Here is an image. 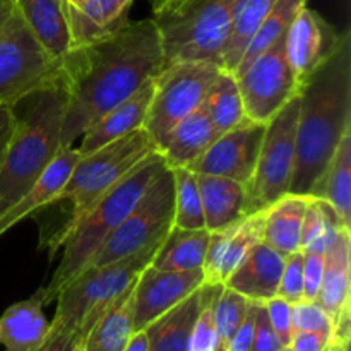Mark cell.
I'll return each mask as SVG.
<instances>
[{
  "instance_id": "obj_1",
  "label": "cell",
  "mask_w": 351,
  "mask_h": 351,
  "mask_svg": "<svg viewBox=\"0 0 351 351\" xmlns=\"http://www.w3.org/2000/svg\"><path fill=\"white\" fill-rule=\"evenodd\" d=\"M163 65L161 36L153 17L127 21L101 40L72 48L62 62L67 88L62 147L75 146L96 119L156 77Z\"/></svg>"
},
{
  "instance_id": "obj_2",
  "label": "cell",
  "mask_w": 351,
  "mask_h": 351,
  "mask_svg": "<svg viewBox=\"0 0 351 351\" xmlns=\"http://www.w3.org/2000/svg\"><path fill=\"white\" fill-rule=\"evenodd\" d=\"M297 156L290 194L311 195L339 141L351 129V41L339 34L331 53L302 84Z\"/></svg>"
},
{
  "instance_id": "obj_3",
  "label": "cell",
  "mask_w": 351,
  "mask_h": 351,
  "mask_svg": "<svg viewBox=\"0 0 351 351\" xmlns=\"http://www.w3.org/2000/svg\"><path fill=\"white\" fill-rule=\"evenodd\" d=\"M16 125L0 168V216L12 208L62 149L67 88L62 74L17 103Z\"/></svg>"
},
{
  "instance_id": "obj_4",
  "label": "cell",
  "mask_w": 351,
  "mask_h": 351,
  "mask_svg": "<svg viewBox=\"0 0 351 351\" xmlns=\"http://www.w3.org/2000/svg\"><path fill=\"white\" fill-rule=\"evenodd\" d=\"M165 168L167 163L160 151L147 154L89 209L88 215L75 225L62 245L64 254L50 283L41 288L45 304L55 302L62 288L88 267L99 247L119 228L123 218L137 204L141 195Z\"/></svg>"
},
{
  "instance_id": "obj_5",
  "label": "cell",
  "mask_w": 351,
  "mask_h": 351,
  "mask_svg": "<svg viewBox=\"0 0 351 351\" xmlns=\"http://www.w3.org/2000/svg\"><path fill=\"white\" fill-rule=\"evenodd\" d=\"M242 2L156 0L153 21L160 31L165 65L209 62L221 67L223 50Z\"/></svg>"
},
{
  "instance_id": "obj_6",
  "label": "cell",
  "mask_w": 351,
  "mask_h": 351,
  "mask_svg": "<svg viewBox=\"0 0 351 351\" xmlns=\"http://www.w3.org/2000/svg\"><path fill=\"white\" fill-rule=\"evenodd\" d=\"M154 151L158 149L149 134L144 129H139L79 158L65 185L53 199V204L71 202L72 213L64 228L48 243V247H51V256L64 245L67 237L71 235L75 225L88 215L89 209L113 185L119 184L137 163H141L147 154Z\"/></svg>"
},
{
  "instance_id": "obj_7",
  "label": "cell",
  "mask_w": 351,
  "mask_h": 351,
  "mask_svg": "<svg viewBox=\"0 0 351 351\" xmlns=\"http://www.w3.org/2000/svg\"><path fill=\"white\" fill-rule=\"evenodd\" d=\"M163 239L99 267H88L57 295V311L50 326L72 331L84 339L103 312L137 281L153 261Z\"/></svg>"
},
{
  "instance_id": "obj_8",
  "label": "cell",
  "mask_w": 351,
  "mask_h": 351,
  "mask_svg": "<svg viewBox=\"0 0 351 351\" xmlns=\"http://www.w3.org/2000/svg\"><path fill=\"white\" fill-rule=\"evenodd\" d=\"M219 71L221 67L209 62H177L161 69L144 120V130L158 151L184 117L201 108Z\"/></svg>"
},
{
  "instance_id": "obj_9",
  "label": "cell",
  "mask_w": 351,
  "mask_h": 351,
  "mask_svg": "<svg viewBox=\"0 0 351 351\" xmlns=\"http://www.w3.org/2000/svg\"><path fill=\"white\" fill-rule=\"evenodd\" d=\"M173 213L175 178L173 171L167 167L141 195L119 228L99 247L88 267L105 266L165 239L173 226Z\"/></svg>"
},
{
  "instance_id": "obj_10",
  "label": "cell",
  "mask_w": 351,
  "mask_h": 351,
  "mask_svg": "<svg viewBox=\"0 0 351 351\" xmlns=\"http://www.w3.org/2000/svg\"><path fill=\"white\" fill-rule=\"evenodd\" d=\"M300 98L295 96L266 123L259 158L245 187L247 215L264 211L290 189L297 156V123Z\"/></svg>"
},
{
  "instance_id": "obj_11",
  "label": "cell",
  "mask_w": 351,
  "mask_h": 351,
  "mask_svg": "<svg viewBox=\"0 0 351 351\" xmlns=\"http://www.w3.org/2000/svg\"><path fill=\"white\" fill-rule=\"evenodd\" d=\"M60 74L62 62L41 48L14 7L0 31V105L14 106Z\"/></svg>"
},
{
  "instance_id": "obj_12",
  "label": "cell",
  "mask_w": 351,
  "mask_h": 351,
  "mask_svg": "<svg viewBox=\"0 0 351 351\" xmlns=\"http://www.w3.org/2000/svg\"><path fill=\"white\" fill-rule=\"evenodd\" d=\"M235 77L247 119L264 125L300 93L285 53V36L257 55Z\"/></svg>"
},
{
  "instance_id": "obj_13",
  "label": "cell",
  "mask_w": 351,
  "mask_h": 351,
  "mask_svg": "<svg viewBox=\"0 0 351 351\" xmlns=\"http://www.w3.org/2000/svg\"><path fill=\"white\" fill-rule=\"evenodd\" d=\"M264 130V123L243 120L233 129L219 134L208 151L187 168L194 173L230 178L247 187L256 170Z\"/></svg>"
},
{
  "instance_id": "obj_14",
  "label": "cell",
  "mask_w": 351,
  "mask_h": 351,
  "mask_svg": "<svg viewBox=\"0 0 351 351\" xmlns=\"http://www.w3.org/2000/svg\"><path fill=\"white\" fill-rule=\"evenodd\" d=\"M319 305L331 317L335 339L348 351L351 339V232L343 230L335 245L324 254V274L317 298Z\"/></svg>"
},
{
  "instance_id": "obj_15",
  "label": "cell",
  "mask_w": 351,
  "mask_h": 351,
  "mask_svg": "<svg viewBox=\"0 0 351 351\" xmlns=\"http://www.w3.org/2000/svg\"><path fill=\"white\" fill-rule=\"evenodd\" d=\"M202 285V269L177 273L147 266L134 285V331L146 328Z\"/></svg>"
},
{
  "instance_id": "obj_16",
  "label": "cell",
  "mask_w": 351,
  "mask_h": 351,
  "mask_svg": "<svg viewBox=\"0 0 351 351\" xmlns=\"http://www.w3.org/2000/svg\"><path fill=\"white\" fill-rule=\"evenodd\" d=\"M338 38L339 34H336L317 12L307 5L297 14L285 34V53L300 88L331 53Z\"/></svg>"
},
{
  "instance_id": "obj_17",
  "label": "cell",
  "mask_w": 351,
  "mask_h": 351,
  "mask_svg": "<svg viewBox=\"0 0 351 351\" xmlns=\"http://www.w3.org/2000/svg\"><path fill=\"white\" fill-rule=\"evenodd\" d=\"M264 211L247 215L235 225L219 232H209V245L206 252L204 283L223 285L237 269L254 245L263 242Z\"/></svg>"
},
{
  "instance_id": "obj_18",
  "label": "cell",
  "mask_w": 351,
  "mask_h": 351,
  "mask_svg": "<svg viewBox=\"0 0 351 351\" xmlns=\"http://www.w3.org/2000/svg\"><path fill=\"white\" fill-rule=\"evenodd\" d=\"M153 91L154 77L144 82L129 98H125L119 105L103 113L99 119H96L79 137V144L75 146L79 154L86 156V154L93 153L127 134L144 129V120H146L147 110H149Z\"/></svg>"
},
{
  "instance_id": "obj_19",
  "label": "cell",
  "mask_w": 351,
  "mask_h": 351,
  "mask_svg": "<svg viewBox=\"0 0 351 351\" xmlns=\"http://www.w3.org/2000/svg\"><path fill=\"white\" fill-rule=\"evenodd\" d=\"M285 259L269 245L259 242L252 247L245 259L226 278L223 285L252 302L266 304L278 295Z\"/></svg>"
},
{
  "instance_id": "obj_20",
  "label": "cell",
  "mask_w": 351,
  "mask_h": 351,
  "mask_svg": "<svg viewBox=\"0 0 351 351\" xmlns=\"http://www.w3.org/2000/svg\"><path fill=\"white\" fill-rule=\"evenodd\" d=\"M79 158H81V154H79L75 146L62 147L57 153V156L48 165L47 170L34 182L33 187L12 208H9L0 216V237L9 232L12 226H16L17 223L29 218L33 213L53 204L55 195L65 185V182H67L69 175H71L72 168L77 163Z\"/></svg>"
},
{
  "instance_id": "obj_21",
  "label": "cell",
  "mask_w": 351,
  "mask_h": 351,
  "mask_svg": "<svg viewBox=\"0 0 351 351\" xmlns=\"http://www.w3.org/2000/svg\"><path fill=\"white\" fill-rule=\"evenodd\" d=\"M17 14L51 58L64 62L72 36L62 0H14Z\"/></svg>"
},
{
  "instance_id": "obj_22",
  "label": "cell",
  "mask_w": 351,
  "mask_h": 351,
  "mask_svg": "<svg viewBox=\"0 0 351 351\" xmlns=\"http://www.w3.org/2000/svg\"><path fill=\"white\" fill-rule=\"evenodd\" d=\"M134 0H86L79 5L64 2L72 48L89 45L113 33L129 21Z\"/></svg>"
},
{
  "instance_id": "obj_23",
  "label": "cell",
  "mask_w": 351,
  "mask_h": 351,
  "mask_svg": "<svg viewBox=\"0 0 351 351\" xmlns=\"http://www.w3.org/2000/svg\"><path fill=\"white\" fill-rule=\"evenodd\" d=\"M43 291L38 290L27 300L10 305L0 317L2 351H33L50 332V321L45 317Z\"/></svg>"
},
{
  "instance_id": "obj_24",
  "label": "cell",
  "mask_w": 351,
  "mask_h": 351,
  "mask_svg": "<svg viewBox=\"0 0 351 351\" xmlns=\"http://www.w3.org/2000/svg\"><path fill=\"white\" fill-rule=\"evenodd\" d=\"M206 298V283L144 328L149 351H191V339Z\"/></svg>"
},
{
  "instance_id": "obj_25",
  "label": "cell",
  "mask_w": 351,
  "mask_h": 351,
  "mask_svg": "<svg viewBox=\"0 0 351 351\" xmlns=\"http://www.w3.org/2000/svg\"><path fill=\"white\" fill-rule=\"evenodd\" d=\"M195 175L208 232H219L245 218V185L216 175Z\"/></svg>"
},
{
  "instance_id": "obj_26",
  "label": "cell",
  "mask_w": 351,
  "mask_h": 351,
  "mask_svg": "<svg viewBox=\"0 0 351 351\" xmlns=\"http://www.w3.org/2000/svg\"><path fill=\"white\" fill-rule=\"evenodd\" d=\"M219 132L204 108H197L180 120L160 149L168 168L189 167L202 156Z\"/></svg>"
},
{
  "instance_id": "obj_27",
  "label": "cell",
  "mask_w": 351,
  "mask_h": 351,
  "mask_svg": "<svg viewBox=\"0 0 351 351\" xmlns=\"http://www.w3.org/2000/svg\"><path fill=\"white\" fill-rule=\"evenodd\" d=\"M311 195L287 192L264 209L263 242L281 256L300 250L302 221Z\"/></svg>"
},
{
  "instance_id": "obj_28",
  "label": "cell",
  "mask_w": 351,
  "mask_h": 351,
  "mask_svg": "<svg viewBox=\"0 0 351 351\" xmlns=\"http://www.w3.org/2000/svg\"><path fill=\"white\" fill-rule=\"evenodd\" d=\"M136 285V283H134ZM134 285L93 324L81 341L84 351H122L134 335Z\"/></svg>"
},
{
  "instance_id": "obj_29",
  "label": "cell",
  "mask_w": 351,
  "mask_h": 351,
  "mask_svg": "<svg viewBox=\"0 0 351 351\" xmlns=\"http://www.w3.org/2000/svg\"><path fill=\"white\" fill-rule=\"evenodd\" d=\"M311 195L328 202L343 225L351 230V129L339 141Z\"/></svg>"
},
{
  "instance_id": "obj_30",
  "label": "cell",
  "mask_w": 351,
  "mask_h": 351,
  "mask_svg": "<svg viewBox=\"0 0 351 351\" xmlns=\"http://www.w3.org/2000/svg\"><path fill=\"white\" fill-rule=\"evenodd\" d=\"M209 245V232L184 230L171 226L170 232L158 247L149 266L161 271H197L202 269Z\"/></svg>"
},
{
  "instance_id": "obj_31",
  "label": "cell",
  "mask_w": 351,
  "mask_h": 351,
  "mask_svg": "<svg viewBox=\"0 0 351 351\" xmlns=\"http://www.w3.org/2000/svg\"><path fill=\"white\" fill-rule=\"evenodd\" d=\"M202 108L208 113L209 120L219 134L226 132L247 120L239 82H237L233 72L223 71V69L219 71L206 95Z\"/></svg>"
},
{
  "instance_id": "obj_32",
  "label": "cell",
  "mask_w": 351,
  "mask_h": 351,
  "mask_svg": "<svg viewBox=\"0 0 351 351\" xmlns=\"http://www.w3.org/2000/svg\"><path fill=\"white\" fill-rule=\"evenodd\" d=\"M278 0H243L239 7L235 21H233L232 31L226 40L225 50L221 57L223 71L235 72L249 47L250 40L259 29L263 21L274 7Z\"/></svg>"
},
{
  "instance_id": "obj_33",
  "label": "cell",
  "mask_w": 351,
  "mask_h": 351,
  "mask_svg": "<svg viewBox=\"0 0 351 351\" xmlns=\"http://www.w3.org/2000/svg\"><path fill=\"white\" fill-rule=\"evenodd\" d=\"M343 230L348 228L343 225L335 209L322 199L311 195L307 208H305L304 221H302L300 249L304 252H314L324 256L335 245Z\"/></svg>"
},
{
  "instance_id": "obj_34",
  "label": "cell",
  "mask_w": 351,
  "mask_h": 351,
  "mask_svg": "<svg viewBox=\"0 0 351 351\" xmlns=\"http://www.w3.org/2000/svg\"><path fill=\"white\" fill-rule=\"evenodd\" d=\"M305 5H307V0H278V2L274 3L273 9H271V12L266 16V19L263 21L259 29H257L256 34L252 36L245 53H243L242 60H240L239 67H237V71L233 72V74L242 71V69L245 67V65H249L257 55L263 53V51L266 50V48H269L274 41L283 38L285 34H287L290 24L293 23V19L297 17V14L300 12Z\"/></svg>"
},
{
  "instance_id": "obj_35",
  "label": "cell",
  "mask_w": 351,
  "mask_h": 351,
  "mask_svg": "<svg viewBox=\"0 0 351 351\" xmlns=\"http://www.w3.org/2000/svg\"><path fill=\"white\" fill-rule=\"evenodd\" d=\"M175 178L173 226L184 230L206 228L197 175L187 167L170 168Z\"/></svg>"
},
{
  "instance_id": "obj_36",
  "label": "cell",
  "mask_w": 351,
  "mask_h": 351,
  "mask_svg": "<svg viewBox=\"0 0 351 351\" xmlns=\"http://www.w3.org/2000/svg\"><path fill=\"white\" fill-rule=\"evenodd\" d=\"M250 300L223 285L215 304V351H228Z\"/></svg>"
},
{
  "instance_id": "obj_37",
  "label": "cell",
  "mask_w": 351,
  "mask_h": 351,
  "mask_svg": "<svg viewBox=\"0 0 351 351\" xmlns=\"http://www.w3.org/2000/svg\"><path fill=\"white\" fill-rule=\"evenodd\" d=\"M223 285L206 283V298L191 339V351H215V304Z\"/></svg>"
},
{
  "instance_id": "obj_38",
  "label": "cell",
  "mask_w": 351,
  "mask_h": 351,
  "mask_svg": "<svg viewBox=\"0 0 351 351\" xmlns=\"http://www.w3.org/2000/svg\"><path fill=\"white\" fill-rule=\"evenodd\" d=\"M291 324H293V335L295 332H317L331 339L335 335L331 317L326 314L324 308L317 302L302 300L291 305Z\"/></svg>"
},
{
  "instance_id": "obj_39",
  "label": "cell",
  "mask_w": 351,
  "mask_h": 351,
  "mask_svg": "<svg viewBox=\"0 0 351 351\" xmlns=\"http://www.w3.org/2000/svg\"><path fill=\"white\" fill-rule=\"evenodd\" d=\"M276 297L290 302L291 305L304 300V250L302 249L285 259Z\"/></svg>"
},
{
  "instance_id": "obj_40",
  "label": "cell",
  "mask_w": 351,
  "mask_h": 351,
  "mask_svg": "<svg viewBox=\"0 0 351 351\" xmlns=\"http://www.w3.org/2000/svg\"><path fill=\"white\" fill-rule=\"evenodd\" d=\"M271 326L280 339L281 346H290L293 338V324H291V304L280 297H274L264 304Z\"/></svg>"
},
{
  "instance_id": "obj_41",
  "label": "cell",
  "mask_w": 351,
  "mask_h": 351,
  "mask_svg": "<svg viewBox=\"0 0 351 351\" xmlns=\"http://www.w3.org/2000/svg\"><path fill=\"white\" fill-rule=\"evenodd\" d=\"M324 274V256L304 252V300L315 302Z\"/></svg>"
},
{
  "instance_id": "obj_42",
  "label": "cell",
  "mask_w": 351,
  "mask_h": 351,
  "mask_svg": "<svg viewBox=\"0 0 351 351\" xmlns=\"http://www.w3.org/2000/svg\"><path fill=\"white\" fill-rule=\"evenodd\" d=\"M281 346L280 339H278L276 332H274L273 326H271L269 317L264 304H259L256 317V329H254V341L252 350L250 351H280Z\"/></svg>"
},
{
  "instance_id": "obj_43",
  "label": "cell",
  "mask_w": 351,
  "mask_h": 351,
  "mask_svg": "<svg viewBox=\"0 0 351 351\" xmlns=\"http://www.w3.org/2000/svg\"><path fill=\"white\" fill-rule=\"evenodd\" d=\"M259 304L261 302L250 300L245 317H243V321L240 322L239 329H237V332L233 335L228 351H250L252 350L254 329H256V317H257V308H259Z\"/></svg>"
},
{
  "instance_id": "obj_44",
  "label": "cell",
  "mask_w": 351,
  "mask_h": 351,
  "mask_svg": "<svg viewBox=\"0 0 351 351\" xmlns=\"http://www.w3.org/2000/svg\"><path fill=\"white\" fill-rule=\"evenodd\" d=\"M290 348L293 351H345L331 338H326L317 332H295Z\"/></svg>"
},
{
  "instance_id": "obj_45",
  "label": "cell",
  "mask_w": 351,
  "mask_h": 351,
  "mask_svg": "<svg viewBox=\"0 0 351 351\" xmlns=\"http://www.w3.org/2000/svg\"><path fill=\"white\" fill-rule=\"evenodd\" d=\"M81 345V338L75 332L50 326V332L38 348L33 351H74Z\"/></svg>"
},
{
  "instance_id": "obj_46",
  "label": "cell",
  "mask_w": 351,
  "mask_h": 351,
  "mask_svg": "<svg viewBox=\"0 0 351 351\" xmlns=\"http://www.w3.org/2000/svg\"><path fill=\"white\" fill-rule=\"evenodd\" d=\"M14 125H16V113L12 106L0 105V168H2L3 158L9 147L10 137H12Z\"/></svg>"
},
{
  "instance_id": "obj_47",
  "label": "cell",
  "mask_w": 351,
  "mask_h": 351,
  "mask_svg": "<svg viewBox=\"0 0 351 351\" xmlns=\"http://www.w3.org/2000/svg\"><path fill=\"white\" fill-rule=\"evenodd\" d=\"M122 351H149V341H147V336L144 332V329L134 332Z\"/></svg>"
},
{
  "instance_id": "obj_48",
  "label": "cell",
  "mask_w": 351,
  "mask_h": 351,
  "mask_svg": "<svg viewBox=\"0 0 351 351\" xmlns=\"http://www.w3.org/2000/svg\"><path fill=\"white\" fill-rule=\"evenodd\" d=\"M14 12V0H0V31Z\"/></svg>"
},
{
  "instance_id": "obj_49",
  "label": "cell",
  "mask_w": 351,
  "mask_h": 351,
  "mask_svg": "<svg viewBox=\"0 0 351 351\" xmlns=\"http://www.w3.org/2000/svg\"><path fill=\"white\" fill-rule=\"evenodd\" d=\"M62 2L69 3V5H79V3L86 2V0H62Z\"/></svg>"
},
{
  "instance_id": "obj_50",
  "label": "cell",
  "mask_w": 351,
  "mask_h": 351,
  "mask_svg": "<svg viewBox=\"0 0 351 351\" xmlns=\"http://www.w3.org/2000/svg\"><path fill=\"white\" fill-rule=\"evenodd\" d=\"M280 351H293V350H291L290 346H283V348H281Z\"/></svg>"
},
{
  "instance_id": "obj_51",
  "label": "cell",
  "mask_w": 351,
  "mask_h": 351,
  "mask_svg": "<svg viewBox=\"0 0 351 351\" xmlns=\"http://www.w3.org/2000/svg\"><path fill=\"white\" fill-rule=\"evenodd\" d=\"M74 351H84V350H82V346H81V345H79V346H77V348H75Z\"/></svg>"
}]
</instances>
